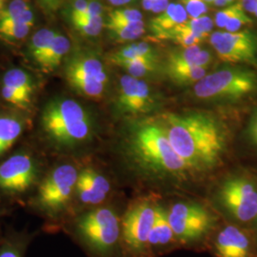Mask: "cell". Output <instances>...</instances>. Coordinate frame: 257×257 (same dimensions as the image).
Masks as SVG:
<instances>
[{"label":"cell","instance_id":"cell-1","mask_svg":"<svg viewBox=\"0 0 257 257\" xmlns=\"http://www.w3.org/2000/svg\"><path fill=\"white\" fill-rule=\"evenodd\" d=\"M175 153L190 172H206L219 164L227 137L219 123L208 114H167L162 121Z\"/></svg>","mask_w":257,"mask_h":257},{"label":"cell","instance_id":"cell-2","mask_svg":"<svg viewBox=\"0 0 257 257\" xmlns=\"http://www.w3.org/2000/svg\"><path fill=\"white\" fill-rule=\"evenodd\" d=\"M125 145L131 159L152 175L183 178L191 174L175 153L162 123L147 121L136 125L128 132Z\"/></svg>","mask_w":257,"mask_h":257},{"label":"cell","instance_id":"cell-3","mask_svg":"<svg viewBox=\"0 0 257 257\" xmlns=\"http://www.w3.org/2000/svg\"><path fill=\"white\" fill-rule=\"evenodd\" d=\"M47 140L58 150H73L92 140L93 122L80 103L71 98H54L41 114Z\"/></svg>","mask_w":257,"mask_h":257},{"label":"cell","instance_id":"cell-4","mask_svg":"<svg viewBox=\"0 0 257 257\" xmlns=\"http://www.w3.org/2000/svg\"><path fill=\"white\" fill-rule=\"evenodd\" d=\"M257 76L242 68H227L206 74L194 85V95L201 100H235L256 91Z\"/></svg>","mask_w":257,"mask_h":257},{"label":"cell","instance_id":"cell-5","mask_svg":"<svg viewBox=\"0 0 257 257\" xmlns=\"http://www.w3.org/2000/svg\"><path fill=\"white\" fill-rule=\"evenodd\" d=\"M120 223L116 213L109 208H97L76 221V231L83 242L100 256L110 254L120 237Z\"/></svg>","mask_w":257,"mask_h":257},{"label":"cell","instance_id":"cell-6","mask_svg":"<svg viewBox=\"0 0 257 257\" xmlns=\"http://www.w3.org/2000/svg\"><path fill=\"white\" fill-rule=\"evenodd\" d=\"M78 175L77 169L72 164L56 166L38 188L37 206L50 213L63 210L75 193Z\"/></svg>","mask_w":257,"mask_h":257},{"label":"cell","instance_id":"cell-7","mask_svg":"<svg viewBox=\"0 0 257 257\" xmlns=\"http://www.w3.org/2000/svg\"><path fill=\"white\" fill-rule=\"evenodd\" d=\"M65 77L76 92L99 98L109 81L101 61L93 55H76L65 67Z\"/></svg>","mask_w":257,"mask_h":257},{"label":"cell","instance_id":"cell-8","mask_svg":"<svg viewBox=\"0 0 257 257\" xmlns=\"http://www.w3.org/2000/svg\"><path fill=\"white\" fill-rule=\"evenodd\" d=\"M222 206L239 222H249L257 217V186L245 176H232L219 188Z\"/></svg>","mask_w":257,"mask_h":257},{"label":"cell","instance_id":"cell-9","mask_svg":"<svg viewBox=\"0 0 257 257\" xmlns=\"http://www.w3.org/2000/svg\"><path fill=\"white\" fill-rule=\"evenodd\" d=\"M168 214L175 237L183 242L202 238L214 225L213 215L196 203H176Z\"/></svg>","mask_w":257,"mask_h":257},{"label":"cell","instance_id":"cell-10","mask_svg":"<svg viewBox=\"0 0 257 257\" xmlns=\"http://www.w3.org/2000/svg\"><path fill=\"white\" fill-rule=\"evenodd\" d=\"M156 205L140 201L128 208L122 220L121 233L127 248L140 252L148 248V240L156 219Z\"/></svg>","mask_w":257,"mask_h":257},{"label":"cell","instance_id":"cell-11","mask_svg":"<svg viewBox=\"0 0 257 257\" xmlns=\"http://www.w3.org/2000/svg\"><path fill=\"white\" fill-rule=\"evenodd\" d=\"M210 41L217 56L224 62L254 63L257 38L248 31L215 32L211 34Z\"/></svg>","mask_w":257,"mask_h":257},{"label":"cell","instance_id":"cell-12","mask_svg":"<svg viewBox=\"0 0 257 257\" xmlns=\"http://www.w3.org/2000/svg\"><path fill=\"white\" fill-rule=\"evenodd\" d=\"M36 159L27 153H18L0 164V189L6 193H22L37 180Z\"/></svg>","mask_w":257,"mask_h":257},{"label":"cell","instance_id":"cell-13","mask_svg":"<svg viewBox=\"0 0 257 257\" xmlns=\"http://www.w3.org/2000/svg\"><path fill=\"white\" fill-rule=\"evenodd\" d=\"M116 104L121 112L136 115L154 110L156 99L147 83L126 74L120 78Z\"/></svg>","mask_w":257,"mask_h":257},{"label":"cell","instance_id":"cell-14","mask_svg":"<svg viewBox=\"0 0 257 257\" xmlns=\"http://www.w3.org/2000/svg\"><path fill=\"white\" fill-rule=\"evenodd\" d=\"M34 92L35 84L26 71L14 68L4 74L1 94L5 101L25 110L31 105Z\"/></svg>","mask_w":257,"mask_h":257},{"label":"cell","instance_id":"cell-15","mask_svg":"<svg viewBox=\"0 0 257 257\" xmlns=\"http://www.w3.org/2000/svg\"><path fill=\"white\" fill-rule=\"evenodd\" d=\"M215 254L216 257H253V246L244 230L230 225L216 237Z\"/></svg>","mask_w":257,"mask_h":257},{"label":"cell","instance_id":"cell-16","mask_svg":"<svg viewBox=\"0 0 257 257\" xmlns=\"http://www.w3.org/2000/svg\"><path fill=\"white\" fill-rule=\"evenodd\" d=\"M110 191L109 180L97 171L86 168L79 173L75 193L83 204L97 205L103 202Z\"/></svg>","mask_w":257,"mask_h":257},{"label":"cell","instance_id":"cell-17","mask_svg":"<svg viewBox=\"0 0 257 257\" xmlns=\"http://www.w3.org/2000/svg\"><path fill=\"white\" fill-rule=\"evenodd\" d=\"M188 19V14L180 3H171L168 8L151 20V30L160 39L168 38L172 31Z\"/></svg>","mask_w":257,"mask_h":257},{"label":"cell","instance_id":"cell-18","mask_svg":"<svg viewBox=\"0 0 257 257\" xmlns=\"http://www.w3.org/2000/svg\"><path fill=\"white\" fill-rule=\"evenodd\" d=\"M175 237L174 230L169 222L168 211L162 206L156 205V219L149 235L148 248L167 246Z\"/></svg>","mask_w":257,"mask_h":257},{"label":"cell","instance_id":"cell-19","mask_svg":"<svg viewBox=\"0 0 257 257\" xmlns=\"http://www.w3.org/2000/svg\"><path fill=\"white\" fill-rule=\"evenodd\" d=\"M25 123L18 115L0 114V156L8 152L24 131Z\"/></svg>","mask_w":257,"mask_h":257},{"label":"cell","instance_id":"cell-20","mask_svg":"<svg viewBox=\"0 0 257 257\" xmlns=\"http://www.w3.org/2000/svg\"><path fill=\"white\" fill-rule=\"evenodd\" d=\"M71 48V42L64 35L56 33L55 38L49 47L39 66L46 72H53L60 65L65 55Z\"/></svg>","mask_w":257,"mask_h":257},{"label":"cell","instance_id":"cell-21","mask_svg":"<svg viewBox=\"0 0 257 257\" xmlns=\"http://www.w3.org/2000/svg\"><path fill=\"white\" fill-rule=\"evenodd\" d=\"M166 73L176 85H190L200 81L207 74V69L187 65L167 64Z\"/></svg>","mask_w":257,"mask_h":257},{"label":"cell","instance_id":"cell-22","mask_svg":"<svg viewBox=\"0 0 257 257\" xmlns=\"http://www.w3.org/2000/svg\"><path fill=\"white\" fill-rule=\"evenodd\" d=\"M56 33L55 30L43 28L37 32L31 39L29 46V55L37 64L41 62L47 53L49 47L51 46Z\"/></svg>","mask_w":257,"mask_h":257},{"label":"cell","instance_id":"cell-23","mask_svg":"<svg viewBox=\"0 0 257 257\" xmlns=\"http://www.w3.org/2000/svg\"><path fill=\"white\" fill-rule=\"evenodd\" d=\"M111 35L121 41H132L141 37L145 32L144 22L138 21L135 23H124V24H111L108 23L104 25Z\"/></svg>","mask_w":257,"mask_h":257},{"label":"cell","instance_id":"cell-24","mask_svg":"<svg viewBox=\"0 0 257 257\" xmlns=\"http://www.w3.org/2000/svg\"><path fill=\"white\" fill-rule=\"evenodd\" d=\"M212 26H213L212 20L207 16H203L197 19H187L184 23L175 28V30L186 31L196 37L205 39L211 33Z\"/></svg>","mask_w":257,"mask_h":257},{"label":"cell","instance_id":"cell-25","mask_svg":"<svg viewBox=\"0 0 257 257\" xmlns=\"http://www.w3.org/2000/svg\"><path fill=\"white\" fill-rule=\"evenodd\" d=\"M117 66L127 71L128 74L136 78H140L142 76L152 74L156 70V62L145 58H136L133 60L124 61L117 64Z\"/></svg>","mask_w":257,"mask_h":257},{"label":"cell","instance_id":"cell-26","mask_svg":"<svg viewBox=\"0 0 257 257\" xmlns=\"http://www.w3.org/2000/svg\"><path fill=\"white\" fill-rule=\"evenodd\" d=\"M202 49L199 46L185 48L181 51L175 52L169 56L168 63L171 65H187L192 67H198L197 55ZM200 68V67H199Z\"/></svg>","mask_w":257,"mask_h":257},{"label":"cell","instance_id":"cell-27","mask_svg":"<svg viewBox=\"0 0 257 257\" xmlns=\"http://www.w3.org/2000/svg\"><path fill=\"white\" fill-rule=\"evenodd\" d=\"M72 22L77 31L89 37H95L99 35L102 28L105 25L102 17L74 19H72Z\"/></svg>","mask_w":257,"mask_h":257},{"label":"cell","instance_id":"cell-28","mask_svg":"<svg viewBox=\"0 0 257 257\" xmlns=\"http://www.w3.org/2000/svg\"><path fill=\"white\" fill-rule=\"evenodd\" d=\"M142 14L135 9L114 10L109 15L108 23L124 24L142 21Z\"/></svg>","mask_w":257,"mask_h":257},{"label":"cell","instance_id":"cell-29","mask_svg":"<svg viewBox=\"0 0 257 257\" xmlns=\"http://www.w3.org/2000/svg\"><path fill=\"white\" fill-rule=\"evenodd\" d=\"M32 25H5L0 24V37L11 41H19L27 37Z\"/></svg>","mask_w":257,"mask_h":257},{"label":"cell","instance_id":"cell-30","mask_svg":"<svg viewBox=\"0 0 257 257\" xmlns=\"http://www.w3.org/2000/svg\"><path fill=\"white\" fill-rule=\"evenodd\" d=\"M30 9L31 5L28 0H13L7 7H4L0 12V21L15 19Z\"/></svg>","mask_w":257,"mask_h":257},{"label":"cell","instance_id":"cell-31","mask_svg":"<svg viewBox=\"0 0 257 257\" xmlns=\"http://www.w3.org/2000/svg\"><path fill=\"white\" fill-rule=\"evenodd\" d=\"M168 38L174 40L177 45H180L183 49L199 46V44L204 40L201 37H196L189 32L177 30H174Z\"/></svg>","mask_w":257,"mask_h":257},{"label":"cell","instance_id":"cell-32","mask_svg":"<svg viewBox=\"0 0 257 257\" xmlns=\"http://www.w3.org/2000/svg\"><path fill=\"white\" fill-rule=\"evenodd\" d=\"M251 23H252V20L248 17L241 5V7L236 11L234 16L226 25L225 30L226 32H229V33H235V32H239L244 26H247Z\"/></svg>","mask_w":257,"mask_h":257},{"label":"cell","instance_id":"cell-33","mask_svg":"<svg viewBox=\"0 0 257 257\" xmlns=\"http://www.w3.org/2000/svg\"><path fill=\"white\" fill-rule=\"evenodd\" d=\"M180 4L191 19L203 17L208 12V5L204 0H180Z\"/></svg>","mask_w":257,"mask_h":257},{"label":"cell","instance_id":"cell-34","mask_svg":"<svg viewBox=\"0 0 257 257\" xmlns=\"http://www.w3.org/2000/svg\"><path fill=\"white\" fill-rule=\"evenodd\" d=\"M241 7V2L233 3L220 10L215 16V25L219 29H225L228 22L234 16L236 11Z\"/></svg>","mask_w":257,"mask_h":257},{"label":"cell","instance_id":"cell-35","mask_svg":"<svg viewBox=\"0 0 257 257\" xmlns=\"http://www.w3.org/2000/svg\"><path fill=\"white\" fill-rule=\"evenodd\" d=\"M0 257H23V245L17 242L4 244L0 248Z\"/></svg>","mask_w":257,"mask_h":257},{"label":"cell","instance_id":"cell-36","mask_svg":"<svg viewBox=\"0 0 257 257\" xmlns=\"http://www.w3.org/2000/svg\"><path fill=\"white\" fill-rule=\"evenodd\" d=\"M135 47V50L137 52L140 57L145 58V59H149L151 61H155L157 62V56L155 53V51L148 45L147 43L144 42H140V43H134L133 44Z\"/></svg>","mask_w":257,"mask_h":257},{"label":"cell","instance_id":"cell-37","mask_svg":"<svg viewBox=\"0 0 257 257\" xmlns=\"http://www.w3.org/2000/svg\"><path fill=\"white\" fill-rule=\"evenodd\" d=\"M89 5V0H74L71 8V19L83 17Z\"/></svg>","mask_w":257,"mask_h":257},{"label":"cell","instance_id":"cell-38","mask_svg":"<svg viewBox=\"0 0 257 257\" xmlns=\"http://www.w3.org/2000/svg\"><path fill=\"white\" fill-rule=\"evenodd\" d=\"M97 17H102L101 4L96 0H89L87 12L83 17H80V18H97ZM77 19H79V18H77Z\"/></svg>","mask_w":257,"mask_h":257},{"label":"cell","instance_id":"cell-39","mask_svg":"<svg viewBox=\"0 0 257 257\" xmlns=\"http://www.w3.org/2000/svg\"><path fill=\"white\" fill-rule=\"evenodd\" d=\"M240 2L246 13L254 15L257 11V0H241Z\"/></svg>","mask_w":257,"mask_h":257},{"label":"cell","instance_id":"cell-40","mask_svg":"<svg viewBox=\"0 0 257 257\" xmlns=\"http://www.w3.org/2000/svg\"><path fill=\"white\" fill-rule=\"evenodd\" d=\"M249 137L251 138L254 145L257 146V114L251 121L250 127H249Z\"/></svg>","mask_w":257,"mask_h":257},{"label":"cell","instance_id":"cell-41","mask_svg":"<svg viewBox=\"0 0 257 257\" xmlns=\"http://www.w3.org/2000/svg\"><path fill=\"white\" fill-rule=\"evenodd\" d=\"M234 1L235 0H215L213 4L216 7H226V6H229V5L233 4Z\"/></svg>","mask_w":257,"mask_h":257},{"label":"cell","instance_id":"cell-42","mask_svg":"<svg viewBox=\"0 0 257 257\" xmlns=\"http://www.w3.org/2000/svg\"><path fill=\"white\" fill-rule=\"evenodd\" d=\"M154 3H155V0H142V6L146 11L152 12L153 7H154Z\"/></svg>","mask_w":257,"mask_h":257},{"label":"cell","instance_id":"cell-43","mask_svg":"<svg viewBox=\"0 0 257 257\" xmlns=\"http://www.w3.org/2000/svg\"><path fill=\"white\" fill-rule=\"evenodd\" d=\"M108 1L113 6H122V5H126V4L131 3L134 0H108Z\"/></svg>","mask_w":257,"mask_h":257},{"label":"cell","instance_id":"cell-44","mask_svg":"<svg viewBox=\"0 0 257 257\" xmlns=\"http://www.w3.org/2000/svg\"><path fill=\"white\" fill-rule=\"evenodd\" d=\"M5 1L6 0H0V12L4 9V7H5Z\"/></svg>","mask_w":257,"mask_h":257},{"label":"cell","instance_id":"cell-45","mask_svg":"<svg viewBox=\"0 0 257 257\" xmlns=\"http://www.w3.org/2000/svg\"><path fill=\"white\" fill-rule=\"evenodd\" d=\"M214 1H215V0H204V2H205L206 4H213Z\"/></svg>","mask_w":257,"mask_h":257},{"label":"cell","instance_id":"cell-46","mask_svg":"<svg viewBox=\"0 0 257 257\" xmlns=\"http://www.w3.org/2000/svg\"><path fill=\"white\" fill-rule=\"evenodd\" d=\"M44 1H45V2H47V3H54L55 0H44Z\"/></svg>","mask_w":257,"mask_h":257},{"label":"cell","instance_id":"cell-47","mask_svg":"<svg viewBox=\"0 0 257 257\" xmlns=\"http://www.w3.org/2000/svg\"><path fill=\"white\" fill-rule=\"evenodd\" d=\"M254 17H255V18H257V11L256 12H255V13H254Z\"/></svg>","mask_w":257,"mask_h":257},{"label":"cell","instance_id":"cell-48","mask_svg":"<svg viewBox=\"0 0 257 257\" xmlns=\"http://www.w3.org/2000/svg\"><path fill=\"white\" fill-rule=\"evenodd\" d=\"M256 219H257V217H256Z\"/></svg>","mask_w":257,"mask_h":257}]
</instances>
